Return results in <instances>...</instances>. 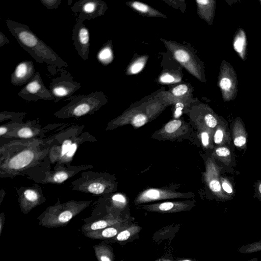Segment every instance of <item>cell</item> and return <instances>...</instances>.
<instances>
[{
  "mask_svg": "<svg viewBox=\"0 0 261 261\" xmlns=\"http://www.w3.org/2000/svg\"><path fill=\"white\" fill-rule=\"evenodd\" d=\"M85 125L73 124L53 134L48 156L51 164L58 163L67 153L71 145L82 133Z\"/></svg>",
  "mask_w": 261,
  "mask_h": 261,
  "instance_id": "cell-7",
  "label": "cell"
},
{
  "mask_svg": "<svg viewBox=\"0 0 261 261\" xmlns=\"http://www.w3.org/2000/svg\"><path fill=\"white\" fill-rule=\"evenodd\" d=\"M5 221V214L4 212H2L0 214V236L3 231Z\"/></svg>",
  "mask_w": 261,
  "mask_h": 261,
  "instance_id": "cell-42",
  "label": "cell"
},
{
  "mask_svg": "<svg viewBox=\"0 0 261 261\" xmlns=\"http://www.w3.org/2000/svg\"><path fill=\"white\" fill-rule=\"evenodd\" d=\"M68 123L48 124L42 127L40 124L39 119L27 120L20 123L13 131L8 133L3 138L6 139H30L44 138L49 133L69 125Z\"/></svg>",
  "mask_w": 261,
  "mask_h": 261,
  "instance_id": "cell-8",
  "label": "cell"
},
{
  "mask_svg": "<svg viewBox=\"0 0 261 261\" xmlns=\"http://www.w3.org/2000/svg\"><path fill=\"white\" fill-rule=\"evenodd\" d=\"M128 226L124 223L115 224L103 229L87 232L84 235L92 239L106 240L116 237L120 232Z\"/></svg>",
  "mask_w": 261,
  "mask_h": 261,
  "instance_id": "cell-21",
  "label": "cell"
},
{
  "mask_svg": "<svg viewBox=\"0 0 261 261\" xmlns=\"http://www.w3.org/2000/svg\"><path fill=\"white\" fill-rule=\"evenodd\" d=\"M93 249L97 261H114L113 249L108 244L101 242L93 246Z\"/></svg>",
  "mask_w": 261,
  "mask_h": 261,
  "instance_id": "cell-24",
  "label": "cell"
},
{
  "mask_svg": "<svg viewBox=\"0 0 261 261\" xmlns=\"http://www.w3.org/2000/svg\"><path fill=\"white\" fill-rule=\"evenodd\" d=\"M141 228L136 225H128L125 229L120 232L116 237L111 239L114 241L122 242L126 241L138 233Z\"/></svg>",
  "mask_w": 261,
  "mask_h": 261,
  "instance_id": "cell-27",
  "label": "cell"
},
{
  "mask_svg": "<svg viewBox=\"0 0 261 261\" xmlns=\"http://www.w3.org/2000/svg\"><path fill=\"white\" fill-rule=\"evenodd\" d=\"M5 195H6L5 191L3 188H2L0 191V205H1Z\"/></svg>",
  "mask_w": 261,
  "mask_h": 261,
  "instance_id": "cell-44",
  "label": "cell"
},
{
  "mask_svg": "<svg viewBox=\"0 0 261 261\" xmlns=\"http://www.w3.org/2000/svg\"><path fill=\"white\" fill-rule=\"evenodd\" d=\"M124 221L122 218L115 216L111 213H109L102 218L84 224L82 226L81 230L83 233H85L121 224L124 223Z\"/></svg>",
  "mask_w": 261,
  "mask_h": 261,
  "instance_id": "cell-19",
  "label": "cell"
},
{
  "mask_svg": "<svg viewBox=\"0 0 261 261\" xmlns=\"http://www.w3.org/2000/svg\"><path fill=\"white\" fill-rule=\"evenodd\" d=\"M103 199L109 202L110 205H106V210L110 213L114 209L122 210L126 205L127 200L126 196L120 193H115L108 197V194L102 196Z\"/></svg>",
  "mask_w": 261,
  "mask_h": 261,
  "instance_id": "cell-23",
  "label": "cell"
},
{
  "mask_svg": "<svg viewBox=\"0 0 261 261\" xmlns=\"http://www.w3.org/2000/svg\"><path fill=\"white\" fill-rule=\"evenodd\" d=\"M194 196L192 193H182L166 188H148L140 192L134 200L135 205L165 199L185 198Z\"/></svg>",
  "mask_w": 261,
  "mask_h": 261,
  "instance_id": "cell-13",
  "label": "cell"
},
{
  "mask_svg": "<svg viewBox=\"0 0 261 261\" xmlns=\"http://www.w3.org/2000/svg\"><path fill=\"white\" fill-rule=\"evenodd\" d=\"M7 28L19 45L37 62L58 67H67L68 64L53 49L41 40L29 26L8 18Z\"/></svg>",
  "mask_w": 261,
  "mask_h": 261,
  "instance_id": "cell-2",
  "label": "cell"
},
{
  "mask_svg": "<svg viewBox=\"0 0 261 261\" xmlns=\"http://www.w3.org/2000/svg\"><path fill=\"white\" fill-rule=\"evenodd\" d=\"M83 21L77 19L72 29V39L78 55L85 61L88 60L90 48V36Z\"/></svg>",
  "mask_w": 261,
  "mask_h": 261,
  "instance_id": "cell-15",
  "label": "cell"
},
{
  "mask_svg": "<svg viewBox=\"0 0 261 261\" xmlns=\"http://www.w3.org/2000/svg\"><path fill=\"white\" fill-rule=\"evenodd\" d=\"M233 45L235 51L240 55L241 58L244 59V57H245L246 39L245 34L242 30H240L236 34Z\"/></svg>",
  "mask_w": 261,
  "mask_h": 261,
  "instance_id": "cell-26",
  "label": "cell"
},
{
  "mask_svg": "<svg viewBox=\"0 0 261 261\" xmlns=\"http://www.w3.org/2000/svg\"><path fill=\"white\" fill-rule=\"evenodd\" d=\"M223 130L220 128H217L215 130L213 136L214 143L216 144H220L223 141Z\"/></svg>",
  "mask_w": 261,
  "mask_h": 261,
  "instance_id": "cell-37",
  "label": "cell"
},
{
  "mask_svg": "<svg viewBox=\"0 0 261 261\" xmlns=\"http://www.w3.org/2000/svg\"><path fill=\"white\" fill-rule=\"evenodd\" d=\"M121 261H123V260H121Z\"/></svg>",
  "mask_w": 261,
  "mask_h": 261,
  "instance_id": "cell-48",
  "label": "cell"
},
{
  "mask_svg": "<svg viewBox=\"0 0 261 261\" xmlns=\"http://www.w3.org/2000/svg\"><path fill=\"white\" fill-rule=\"evenodd\" d=\"M174 55L178 62L185 66L189 64V61L191 60L190 53L185 49L178 48L176 49L174 52Z\"/></svg>",
  "mask_w": 261,
  "mask_h": 261,
  "instance_id": "cell-32",
  "label": "cell"
},
{
  "mask_svg": "<svg viewBox=\"0 0 261 261\" xmlns=\"http://www.w3.org/2000/svg\"><path fill=\"white\" fill-rule=\"evenodd\" d=\"M48 155L43 161L26 174L27 178L36 184H60L73 177L81 171L90 170L94 166L90 164L79 165H65L55 164L53 170L51 168Z\"/></svg>",
  "mask_w": 261,
  "mask_h": 261,
  "instance_id": "cell-3",
  "label": "cell"
},
{
  "mask_svg": "<svg viewBox=\"0 0 261 261\" xmlns=\"http://www.w3.org/2000/svg\"><path fill=\"white\" fill-rule=\"evenodd\" d=\"M110 45L109 43L105 44L97 53V59L101 64H108L113 59L112 50Z\"/></svg>",
  "mask_w": 261,
  "mask_h": 261,
  "instance_id": "cell-28",
  "label": "cell"
},
{
  "mask_svg": "<svg viewBox=\"0 0 261 261\" xmlns=\"http://www.w3.org/2000/svg\"><path fill=\"white\" fill-rule=\"evenodd\" d=\"M182 261H191V260H182Z\"/></svg>",
  "mask_w": 261,
  "mask_h": 261,
  "instance_id": "cell-47",
  "label": "cell"
},
{
  "mask_svg": "<svg viewBox=\"0 0 261 261\" xmlns=\"http://www.w3.org/2000/svg\"><path fill=\"white\" fill-rule=\"evenodd\" d=\"M40 1L48 9H56L61 3V0H40Z\"/></svg>",
  "mask_w": 261,
  "mask_h": 261,
  "instance_id": "cell-34",
  "label": "cell"
},
{
  "mask_svg": "<svg viewBox=\"0 0 261 261\" xmlns=\"http://www.w3.org/2000/svg\"><path fill=\"white\" fill-rule=\"evenodd\" d=\"M259 191L260 192V193L261 194V184H260V185L259 186Z\"/></svg>",
  "mask_w": 261,
  "mask_h": 261,
  "instance_id": "cell-46",
  "label": "cell"
},
{
  "mask_svg": "<svg viewBox=\"0 0 261 261\" xmlns=\"http://www.w3.org/2000/svg\"><path fill=\"white\" fill-rule=\"evenodd\" d=\"M219 86L224 96L230 98L236 89V82L231 75L223 74L219 81Z\"/></svg>",
  "mask_w": 261,
  "mask_h": 261,
  "instance_id": "cell-25",
  "label": "cell"
},
{
  "mask_svg": "<svg viewBox=\"0 0 261 261\" xmlns=\"http://www.w3.org/2000/svg\"><path fill=\"white\" fill-rule=\"evenodd\" d=\"M217 177V171L214 164L212 162L207 163L205 178L210 189L214 193H219L221 189V186Z\"/></svg>",
  "mask_w": 261,
  "mask_h": 261,
  "instance_id": "cell-22",
  "label": "cell"
},
{
  "mask_svg": "<svg viewBox=\"0 0 261 261\" xmlns=\"http://www.w3.org/2000/svg\"><path fill=\"white\" fill-rule=\"evenodd\" d=\"M195 201H166L144 205L140 208L147 211L160 213H174L189 211L195 205Z\"/></svg>",
  "mask_w": 261,
  "mask_h": 261,
  "instance_id": "cell-17",
  "label": "cell"
},
{
  "mask_svg": "<svg viewBox=\"0 0 261 261\" xmlns=\"http://www.w3.org/2000/svg\"><path fill=\"white\" fill-rule=\"evenodd\" d=\"M91 200H69L61 203L59 198L37 218L38 224L48 228L65 226L76 215L89 207Z\"/></svg>",
  "mask_w": 261,
  "mask_h": 261,
  "instance_id": "cell-4",
  "label": "cell"
},
{
  "mask_svg": "<svg viewBox=\"0 0 261 261\" xmlns=\"http://www.w3.org/2000/svg\"><path fill=\"white\" fill-rule=\"evenodd\" d=\"M70 188L73 191L95 196L111 194L117 188L114 176L109 173L85 170L81 176L72 181Z\"/></svg>",
  "mask_w": 261,
  "mask_h": 261,
  "instance_id": "cell-6",
  "label": "cell"
},
{
  "mask_svg": "<svg viewBox=\"0 0 261 261\" xmlns=\"http://www.w3.org/2000/svg\"><path fill=\"white\" fill-rule=\"evenodd\" d=\"M14 189L17 194L20 209L24 214H28L46 201L42 188L38 184L29 186L14 187Z\"/></svg>",
  "mask_w": 261,
  "mask_h": 261,
  "instance_id": "cell-9",
  "label": "cell"
},
{
  "mask_svg": "<svg viewBox=\"0 0 261 261\" xmlns=\"http://www.w3.org/2000/svg\"><path fill=\"white\" fill-rule=\"evenodd\" d=\"M69 100L66 105L54 113L55 116L63 119H77L93 114L108 102L107 96L102 91L79 95L66 99Z\"/></svg>",
  "mask_w": 261,
  "mask_h": 261,
  "instance_id": "cell-5",
  "label": "cell"
},
{
  "mask_svg": "<svg viewBox=\"0 0 261 261\" xmlns=\"http://www.w3.org/2000/svg\"><path fill=\"white\" fill-rule=\"evenodd\" d=\"M214 153L216 155L219 157H226L230 155L229 150L224 147L216 148Z\"/></svg>",
  "mask_w": 261,
  "mask_h": 261,
  "instance_id": "cell-38",
  "label": "cell"
},
{
  "mask_svg": "<svg viewBox=\"0 0 261 261\" xmlns=\"http://www.w3.org/2000/svg\"><path fill=\"white\" fill-rule=\"evenodd\" d=\"M144 67V62L143 61H138L135 62L130 67V71L133 74H136L139 72Z\"/></svg>",
  "mask_w": 261,
  "mask_h": 261,
  "instance_id": "cell-36",
  "label": "cell"
},
{
  "mask_svg": "<svg viewBox=\"0 0 261 261\" xmlns=\"http://www.w3.org/2000/svg\"><path fill=\"white\" fill-rule=\"evenodd\" d=\"M130 5L134 9L142 13L152 14V12H154L147 5L139 2H133Z\"/></svg>",
  "mask_w": 261,
  "mask_h": 261,
  "instance_id": "cell-33",
  "label": "cell"
},
{
  "mask_svg": "<svg viewBox=\"0 0 261 261\" xmlns=\"http://www.w3.org/2000/svg\"><path fill=\"white\" fill-rule=\"evenodd\" d=\"M81 84L74 80L71 74L65 71L54 78L49 84V90L55 98L54 102L71 97L81 87Z\"/></svg>",
  "mask_w": 261,
  "mask_h": 261,
  "instance_id": "cell-10",
  "label": "cell"
},
{
  "mask_svg": "<svg viewBox=\"0 0 261 261\" xmlns=\"http://www.w3.org/2000/svg\"><path fill=\"white\" fill-rule=\"evenodd\" d=\"M161 81L163 83H170L174 81V78L169 74H164L160 78Z\"/></svg>",
  "mask_w": 261,
  "mask_h": 261,
  "instance_id": "cell-40",
  "label": "cell"
},
{
  "mask_svg": "<svg viewBox=\"0 0 261 261\" xmlns=\"http://www.w3.org/2000/svg\"><path fill=\"white\" fill-rule=\"evenodd\" d=\"M70 9L77 14V19L84 21L103 15L107 6L101 0H80L75 2Z\"/></svg>",
  "mask_w": 261,
  "mask_h": 261,
  "instance_id": "cell-12",
  "label": "cell"
},
{
  "mask_svg": "<svg viewBox=\"0 0 261 261\" xmlns=\"http://www.w3.org/2000/svg\"><path fill=\"white\" fill-rule=\"evenodd\" d=\"M9 40L7 37L2 32H0V47H2L6 44L10 43Z\"/></svg>",
  "mask_w": 261,
  "mask_h": 261,
  "instance_id": "cell-41",
  "label": "cell"
},
{
  "mask_svg": "<svg viewBox=\"0 0 261 261\" xmlns=\"http://www.w3.org/2000/svg\"><path fill=\"white\" fill-rule=\"evenodd\" d=\"M17 95L28 102H35L40 99L55 100L51 92L44 85L38 71L36 72L33 79L20 90Z\"/></svg>",
  "mask_w": 261,
  "mask_h": 261,
  "instance_id": "cell-11",
  "label": "cell"
},
{
  "mask_svg": "<svg viewBox=\"0 0 261 261\" xmlns=\"http://www.w3.org/2000/svg\"><path fill=\"white\" fill-rule=\"evenodd\" d=\"M35 73L34 62L31 60L23 61L17 64L11 74V83L16 86L26 85L33 79Z\"/></svg>",
  "mask_w": 261,
  "mask_h": 261,
  "instance_id": "cell-18",
  "label": "cell"
},
{
  "mask_svg": "<svg viewBox=\"0 0 261 261\" xmlns=\"http://www.w3.org/2000/svg\"><path fill=\"white\" fill-rule=\"evenodd\" d=\"M198 132L200 142L204 148H207L210 144V132L211 129L202 125L196 126Z\"/></svg>",
  "mask_w": 261,
  "mask_h": 261,
  "instance_id": "cell-30",
  "label": "cell"
},
{
  "mask_svg": "<svg viewBox=\"0 0 261 261\" xmlns=\"http://www.w3.org/2000/svg\"><path fill=\"white\" fill-rule=\"evenodd\" d=\"M26 112H15L2 111L0 113V122L9 120L16 122H23L22 120L26 115Z\"/></svg>",
  "mask_w": 261,
  "mask_h": 261,
  "instance_id": "cell-29",
  "label": "cell"
},
{
  "mask_svg": "<svg viewBox=\"0 0 261 261\" xmlns=\"http://www.w3.org/2000/svg\"><path fill=\"white\" fill-rule=\"evenodd\" d=\"M97 139L90 133L88 132H83L75 140L71 145L67 153L56 164H63L65 165H71L73 159L78 148L85 142H96Z\"/></svg>",
  "mask_w": 261,
  "mask_h": 261,
  "instance_id": "cell-20",
  "label": "cell"
},
{
  "mask_svg": "<svg viewBox=\"0 0 261 261\" xmlns=\"http://www.w3.org/2000/svg\"><path fill=\"white\" fill-rule=\"evenodd\" d=\"M259 251H261V240L242 245L238 248V251L242 253H251Z\"/></svg>",
  "mask_w": 261,
  "mask_h": 261,
  "instance_id": "cell-31",
  "label": "cell"
},
{
  "mask_svg": "<svg viewBox=\"0 0 261 261\" xmlns=\"http://www.w3.org/2000/svg\"><path fill=\"white\" fill-rule=\"evenodd\" d=\"M247 261H258V259L257 257H254Z\"/></svg>",
  "mask_w": 261,
  "mask_h": 261,
  "instance_id": "cell-45",
  "label": "cell"
},
{
  "mask_svg": "<svg viewBox=\"0 0 261 261\" xmlns=\"http://www.w3.org/2000/svg\"><path fill=\"white\" fill-rule=\"evenodd\" d=\"M233 142L236 146L241 147L246 144V139L244 136H238L234 139Z\"/></svg>",
  "mask_w": 261,
  "mask_h": 261,
  "instance_id": "cell-39",
  "label": "cell"
},
{
  "mask_svg": "<svg viewBox=\"0 0 261 261\" xmlns=\"http://www.w3.org/2000/svg\"><path fill=\"white\" fill-rule=\"evenodd\" d=\"M44 138L15 139L0 147V177L24 176L48 154L53 134Z\"/></svg>",
  "mask_w": 261,
  "mask_h": 261,
  "instance_id": "cell-1",
  "label": "cell"
},
{
  "mask_svg": "<svg viewBox=\"0 0 261 261\" xmlns=\"http://www.w3.org/2000/svg\"><path fill=\"white\" fill-rule=\"evenodd\" d=\"M188 123L180 119L169 121L151 135V138L160 141H173L184 137L190 130Z\"/></svg>",
  "mask_w": 261,
  "mask_h": 261,
  "instance_id": "cell-14",
  "label": "cell"
},
{
  "mask_svg": "<svg viewBox=\"0 0 261 261\" xmlns=\"http://www.w3.org/2000/svg\"><path fill=\"white\" fill-rule=\"evenodd\" d=\"M188 88L187 85L182 84L175 87L172 90V94L175 96H181L186 94Z\"/></svg>",
  "mask_w": 261,
  "mask_h": 261,
  "instance_id": "cell-35",
  "label": "cell"
},
{
  "mask_svg": "<svg viewBox=\"0 0 261 261\" xmlns=\"http://www.w3.org/2000/svg\"><path fill=\"white\" fill-rule=\"evenodd\" d=\"M150 121L145 112L141 110L133 109L111 120L107 124L106 130L130 124L135 128L140 127Z\"/></svg>",
  "mask_w": 261,
  "mask_h": 261,
  "instance_id": "cell-16",
  "label": "cell"
},
{
  "mask_svg": "<svg viewBox=\"0 0 261 261\" xmlns=\"http://www.w3.org/2000/svg\"><path fill=\"white\" fill-rule=\"evenodd\" d=\"M223 189L227 193L230 194L232 192V189L230 185L226 181H223L222 183Z\"/></svg>",
  "mask_w": 261,
  "mask_h": 261,
  "instance_id": "cell-43",
  "label": "cell"
}]
</instances>
